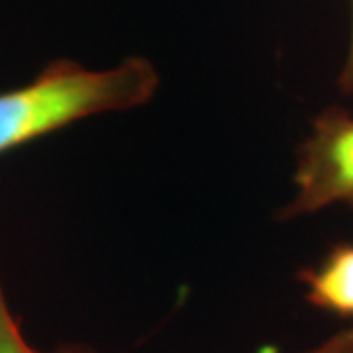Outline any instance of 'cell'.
Masks as SVG:
<instances>
[{
  "mask_svg": "<svg viewBox=\"0 0 353 353\" xmlns=\"http://www.w3.org/2000/svg\"><path fill=\"white\" fill-rule=\"evenodd\" d=\"M157 88L159 73L141 55L104 71L55 59L30 83L0 92V157L79 120L143 106Z\"/></svg>",
  "mask_w": 353,
  "mask_h": 353,
  "instance_id": "6da1fadb",
  "label": "cell"
},
{
  "mask_svg": "<svg viewBox=\"0 0 353 353\" xmlns=\"http://www.w3.org/2000/svg\"><path fill=\"white\" fill-rule=\"evenodd\" d=\"M294 199L281 210L279 220L314 214L334 204L353 208V114L330 106L312 122L308 138L299 148L292 179Z\"/></svg>",
  "mask_w": 353,
  "mask_h": 353,
  "instance_id": "7a4b0ae2",
  "label": "cell"
},
{
  "mask_svg": "<svg viewBox=\"0 0 353 353\" xmlns=\"http://www.w3.org/2000/svg\"><path fill=\"white\" fill-rule=\"evenodd\" d=\"M304 299L322 312L353 320V241H341L316 265L296 273Z\"/></svg>",
  "mask_w": 353,
  "mask_h": 353,
  "instance_id": "3957f363",
  "label": "cell"
},
{
  "mask_svg": "<svg viewBox=\"0 0 353 353\" xmlns=\"http://www.w3.org/2000/svg\"><path fill=\"white\" fill-rule=\"evenodd\" d=\"M0 353H104L85 343H65L53 352H41L26 340L20 318L14 314L0 277Z\"/></svg>",
  "mask_w": 353,
  "mask_h": 353,
  "instance_id": "277c9868",
  "label": "cell"
},
{
  "mask_svg": "<svg viewBox=\"0 0 353 353\" xmlns=\"http://www.w3.org/2000/svg\"><path fill=\"white\" fill-rule=\"evenodd\" d=\"M303 353H353V326L332 334L312 350H306Z\"/></svg>",
  "mask_w": 353,
  "mask_h": 353,
  "instance_id": "5b68a950",
  "label": "cell"
},
{
  "mask_svg": "<svg viewBox=\"0 0 353 353\" xmlns=\"http://www.w3.org/2000/svg\"><path fill=\"white\" fill-rule=\"evenodd\" d=\"M338 87L343 94H352L353 92V0H352V36H350V48L345 61L341 65L340 77H338Z\"/></svg>",
  "mask_w": 353,
  "mask_h": 353,
  "instance_id": "8992f818",
  "label": "cell"
}]
</instances>
